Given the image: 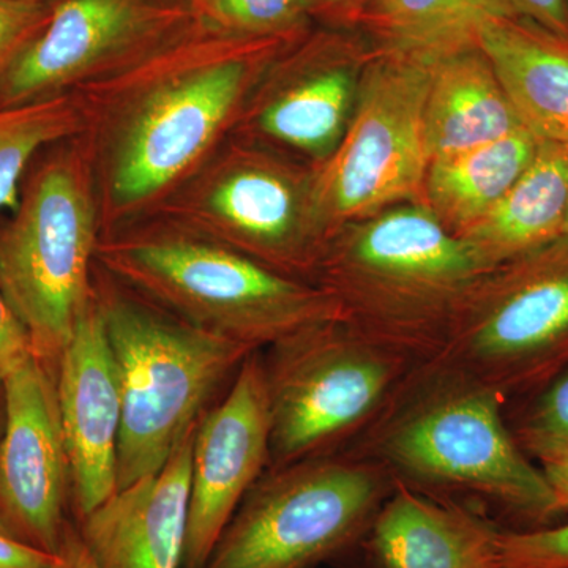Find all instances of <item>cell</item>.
Segmentation results:
<instances>
[{
    "label": "cell",
    "mask_w": 568,
    "mask_h": 568,
    "mask_svg": "<svg viewBox=\"0 0 568 568\" xmlns=\"http://www.w3.org/2000/svg\"><path fill=\"white\" fill-rule=\"evenodd\" d=\"M484 3L491 13L536 22L568 39L567 0H484Z\"/></svg>",
    "instance_id": "cell-29"
},
{
    "label": "cell",
    "mask_w": 568,
    "mask_h": 568,
    "mask_svg": "<svg viewBox=\"0 0 568 568\" xmlns=\"http://www.w3.org/2000/svg\"><path fill=\"white\" fill-rule=\"evenodd\" d=\"M424 365L529 398L568 368V237L487 272ZM420 366V365H418Z\"/></svg>",
    "instance_id": "cell-10"
},
{
    "label": "cell",
    "mask_w": 568,
    "mask_h": 568,
    "mask_svg": "<svg viewBox=\"0 0 568 568\" xmlns=\"http://www.w3.org/2000/svg\"><path fill=\"white\" fill-rule=\"evenodd\" d=\"M504 568H568V521L537 529H503Z\"/></svg>",
    "instance_id": "cell-27"
},
{
    "label": "cell",
    "mask_w": 568,
    "mask_h": 568,
    "mask_svg": "<svg viewBox=\"0 0 568 568\" xmlns=\"http://www.w3.org/2000/svg\"><path fill=\"white\" fill-rule=\"evenodd\" d=\"M489 271L413 201L328 235L313 283L334 297L343 321L418 366L443 349L467 295Z\"/></svg>",
    "instance_id": "cell-3"
},
{
    "label": "cell",
    "mask_w": 568,
    "mask_h": 568,
    "mask_svg": "<svg viewBox=\"0 0 568 568\" xmlns=\"http://www.w3.org/2000/svg\"><path fill=\"white\" fill-rule=\"evenodd\" d=\"M32 354L31 336L0 287V383Z\"/></svg>",
    "instance_id": "cell-30"
},
{
    "label": "cell",
    "mask_w": 568,
    "mask_h": 568,
    "mask_svg": "<svg viewBox=\"0 0 568 568\" xmlns=\"http://www.w3.org/2000/svg\"><path fill=\"white\" fill-rule=\"evenodd\" d=\"M50 11L47 0H0V82L47 24Z\"/></svg>",
    "instance_id": "cell-28"
},
{
    "label": "cell",
    "mask_w": 568,
    "mask_h": 568,
    "mask_svg": "<svg viewBox=\"0 0 568 568\" xmlns=\"http://www.w3.org/2000/svg\"><path fill=\"white\" fill-rule=\"evenodd\" d=\"M93 284L121 381V489L166 465L256 349L186 323L97 263Z\"/></svg>",
    "instance_id": "cell-5"
},
{
    "label": "cell",
    "mask_w": 568,
    "mask_h": 568,
    "mask_svg": "<svg viewBox=\"0 0 568 568\" xmlns=\"http://www.w3.org/2000/svg\"><path fill=\"white\" fill-rule=\"evenodd\" d=\"M268 467L345 450L416 365L343 320L308 325L263 351Z\"/></svg>",
    "instance_id": "cell-9"
},
{
    "label": "cell",
    "mask_w": 568,
    "mask_h": 568,
    "mask_svg": "<svg viewBox=\"0 0 568 568\" xmlns=\"http://www.w3.org/2000/svg\"><path fill=\"white\" fill-rule=\"evenodd\" d=\"M373 52L361 29L313 28L265 70L233 136L321 166L345 136Z\"/></svg>",
    "instance_id": "cell-13"
},
{
    "label": "cell",
    "mask_w": 568,
    "mask_h": 568,
    "mask_svg": "<svg viewBox=\"0 0 568 568\" xmlns=\"http://www.w3.org/2000/svg\"><path fill=\"white\" fill-rule=\"evenodd\" d=\"M100 237L95 175L81 134L52 145L0 230V287L31 336L33 354L55 375L92 297Z\"/></svg>",
    "instance_id": "cell-6"
},
{
    "label": "cell",
    "mask_w": 568,
    "mask_h": 568,
    "mask_svg": "<svg viewBox=\"0 0 568 568\" xmlns=\"http://www.w3.org/2000/svg\"><path fill=\"white\" fill-rule=\"evenodd\" d=\"M532 462L540 467L559 517L568 514V437L541 448L532 457Z\"/></svg>",
    "instance_id": "cell-31"
},
{
    "label": "cell",
    "mask_w": 568,
    "mask_h": 568,
    "mask_svg": "<svg viewBox=\"0 0 568 568\" xmlns=\"http://www.w3.org/2000/svg\"><path fill=\"white\" fill-rule=\"evenodd\" d=\"M500 532L473 508L395 480L365 540L377 568H504Z\"/></svg>",
    "instance_id": "cell-18"
},
{
    "label": "cell",
    "mask_w": 568,
    "mask_h": 568,
    "mask_svg": "<svg viewBox=\"0 0 568 568\" xmlns=\"http://www.w3.org/2000/svg\"><path fill=\"white\" fill-rule=\"evenodd\" d=\"M152 216L308 283L328 239L316 168L237 136L227 138Z\"/></svg>",
    "instance_id": "cell-7"
},
{
    "label": "cell",
    "mask_w": 568,
    "mask_h": 568,
    "mask_svg": "<svg viewBox=\"0 0 568 568\" xmlns=\"http://www.w3.org/2000/svg\"><path fill=\"white\" fill-rule=\"evenodd\" d=\"M433 54L376 48L338 148L316 168L327 235L403 203L420 201L429 159L425 100Z\"/></svg>",
    "instance_id": "cell-11"
},
{
    "label": "cell",
    "mask_w": 568,
    "mask_h": 568,
    "mask_svg": "<svg viewBox=\"0 0 568 568\" xmlns=\"http://www.w3.org/2000/svg\"><path fill=\"white\" fill-rule=\"evenodd\" d=\"M2 388L0 525L26 544L55 555L71 504L55 373L32 354L2 381Z\"/></svg>",
    "instance_id": "cell-14"
},
{
    "label": "cell",
    "mask_w": 568,
    "mask_h": 568,
    "mask_svg": "<svg viewBox=\"0 0 568 568\" xmlns=\"http://www.w3.org/2000/svg\"><path fill=\"white\" fill-rule=\"evenodd\" d=\"M507 399L469 377L416 366L381 416L345 448L409 487L488 500L523 529L559 518L540 467L518 446Z\"/></svg>",
    "instance_id": "cell-2"
},
{
    "label": "cell",
    "mask_w": 568,
    "mask_h": 568,
    "mask_svg": "<svg viewBox=\"0 0 568 568\" xmlns=\"http://www.w3.org/2000/svg\"><path fill=\"white\" fill-rule=\"evenodd\" d=\"M47 2H51V0H47Z\"/></svg>",
    "instance_id": "cell-37"
},
{
    "label": "cell",
    "mask_w": 568,
    "mask_h": 568,
    "mask_svg": "<svg viewBox=\"0 0 568 568\" xmlns=\"http://www.w3.org/2000/svg\"><path fill=\"white\" fill-rule=\"evenodd\" d=\"M518 446L532 459L541 448L568 437V368L547 387L525 398L510 426Z\"/></svg>",
    "instance_id": "cell-26"
},
{
    "label": "cell",
    "mask_w": 568,
    "mask_h": 568,
    "mask_svg": "<svg viewBox=\"0 0 568 568\" xmlns=\"http://www.w3.org/2000/svg\"><path fill=\"white\" fill-rule=\"evenodd\" d=\"M194 22L235 39H297L312 31V0H186Z\"/></svg>",
    "instance_id": "cell-25"
},
{
    "label": "cell",
    "mask_w": 568,
    "mask_h": 568,
    "mask_svg": "<svg viewBox=\"0 0 568 568\" xmlns=\"http://www.w3.org/2000/svg\"><path fill=\"white\" fill-rule=\"evenodd\" d=\"M540 141L526 129L489 144L433 160L426 170L420 203L452 234L480 222L525 174Z\"/></svg>",
    "instance_id": "cell-22"
},
{
    "label": "cell",
    "mask_w": 568,
    "mask_h": 568,
    "mask_svg": "<svg viewBox=\"0 0 568 568\" xmlns=\"http://www.w3.org/2000/svg\"><path fill=\"white\" fill-rule=\"evenodd\" d=\"M271 462L263 351H254L194 432L182 568H204L246 493Z\"/></svg>",
    "instance_id": "cell-15"
},
{
    "label": "cell",
    "mask_w": 568,
    "mask_h": 568,
    "mask_svg": "<svg viewBox=\"0 0 568 568\" xmlns=\"http://www.w3.org/2000/svg\"><path fill=\"white\" fill-rule=\"evenodd\" d=\"M54 568H99L85 547L74 521H69L62 544L55 552Z\"/></svg>",
    "instance_id": "cell-34"
},
{
    "label": "cell",
    "mask_w": 568,
    "mask_h": 568,
    "mask_svg": "<svg viewBox=\"0 0 568 568\" xmlns=\"http://www.w3.org/2000/svg\"><path fill=\"white\" fill-rule=\"evenodd\" d=\"M84 129L77 93L0 108V211L17 209L22 178L41 151L81 136Z\"/></svg>",
    "instance_id": "cell-24"
},
{
    "label": "cell",
    "mask_w": 568,
    "mask_h": 568,
    "mask_svg": "<svg viewBox=\"0 0 568 568\" xmlns=\"http://www.w3.org/2000/svg\"><path fill=\"white\" fill-rule=\"evenodd\" d=\"M567 2H568V0H567Z\"/></svg>",
    "instance_id": "cell-38"
},
{
    "label": "cell",
    "mask_w": 568,
    "mask_h": 568,
    "mask_svg": "<svg viewBox=\"0 0 568 568\" xmlns=\"http://www.w3.org/2000/svg\"><path fill=\"white\" fill-rule=\"evenodd\" d=\"M395 480L336 452L267 467L246 493L204 568H315L364 541Z\"/></svg>",
    "instance_id": "cell-8"
},
{
    "label": "cell",
    "mask_w": 568,
    "mask_h": 568,
    "mask_svg": "<svg viewBox=\"0 0 568 568\" xmlns=\"http://www.w3.org/2000/svg\"><path fill=\"white\" fill-rule=\"evenodd\" d=\"M302 37L235 39L193 21L159 51L77 92L102 235L155 215L233 136L265 70Z\"/></svg>",
    "instance_id": "cell-1"
},
{
    "label": "cell",
    "mask_w": 568,
    "mask_h": 568,
    "mask_svg": "<svg viewBox=\"0 0 568 568\" xmlns=\"http://www.w3.org/2000/svg\"><path fill=\"white\" fill-rule=\"evenodd\" d=\"M55 555L26 544L0 525V568H54Z\"/></svg>",
    "instance_id": "cell-32"
},
{
    "label": "cell",
    "mask_w": 568,
    "mask_h": 568,
    "mask_svg": "<svg viewBox=\"0 0 568 568\" xmlns=\"http://www.w3.org/2000/svg\"><path fill=\"white\" fill-rule=\"evenodd\" d=\"M3 418H6V405H3V388L0 383V436H2Z\"/></svg>",
    "instance_id": "cell-35"
},
{
    "label": "cell",
    "mask_w": 568,
    "mask_h": 568,
    "mask_svg": "<svg viewBox=\"0 0 568 568\" xmlns=\"http://www.w3.org/2000/svg\"><path fill=\"white\" fill-rule=\"evenodd\" d=\"M196 425L166 465L74 523L99 568H182Z\"/></svg>",
    "instance_id": "cell-17"
},
{
    "label": "cell",
    "mask_w": 568,
    "mask_h": 568,
    "mask_svg": "<svg viewBox=\"0 0 568 568\" xmlns=\"http://www.w3.org/2000/svg\"><path fill=\"white\" fill-rule=\"evenodd\" d=\"M523 129L477 39L433 54L425 100L429 162L480 148Z\"/></svg>",
    "instance_id": "cell-20"
},
{
    "label": "cell",
    "mask_w": 568,
    "mask_h": 568,
    "mask_svg": "<svg viewBox=\"0 0 568 568\" xmlns=\"http://www.w3.org/2000/svg\"><path fill=\"white\" fill-rule=\"evenodd\" d=\"M186 0H51L50 18L0 82V108L80 92L192 26Z\"/></svg>",
    "instance_id": "cell-12"
},
{
    "label": "cell",
    "mask_w": 568,
    "mask_h": 568,
    "mask_svg": "<svg viewBox=\"0 0 568 568\" xmlns=\"http://www.w3.org/2000/svg\"><path fill=\"white\" fill-rule=\"evenodd\" d=\"M95 263L186 323L256 351L308 325L343 320L334 297L316 284L278 274L162 216L102 235Z\"/></svg>",
    "instance_id": "cell-4"
},
{
    "label": "cell",
    "mask_w": 568,
    "mask_h": 568,
    "mask_svg": "<svg viewBox=\"0 0 568 568\" xmlns=\"http://www.w3.org/2000/svg\"><path fill=\"white\" fill-rule=\"evenodd\" d=\"M567 205L568 149L540 141L525 174L459 237L495 268L564 235Z\"/></svg>",
    "instance_id": "cell-21"
},
{
    "label": "cell",
    "mask_w": 568,
    "mask_h": 568,
    "mask_svg": "<svg viewBox=\"0 0 568 568\" xmlns=\"http://www.w3.org/2000/svg\"><path fill=\"white\" fill-rule=\"evenodd\" d=\"M55 384L78 523L118 489L121 381L95 284L63 349Z\"/></svg>",
    "instance_id": "cell-16"
},
{
    "label": "cell",
    "mask_w": 568,
    "mask_h": 568,
    "mask_svg": "<svg viewBox=\"0 0 568 568\" xmlns=\"http://www.w3.org/2000/svg\"><path fill=\"white\" fill-rule=\"evenodd\" d=\"M373 0H312L313 18L332 28H357Z\"/></svg>",
    "instance_id": "cell-33"
},
{
    "label": "cell",
    "mask_w": 568,
    "mask_h": 568,
    "mask_svg": "<svg viewBox=\"0 0 568 568\" xmlns=\"http://www.w3.org/2000/svg\"><path fill=\"white\" fill-rule=\"evenodd\" d=\"M564 235H567V237H568V205H567L566 224H564Z\"/></svg>",
    "instance_id": "cell-36"
},
{
    "label": "cell",
    "mask_w": 568,
    "mask_h": 568,
    "mask_svg": "<svg viewBox=\"0 0 568 568\" xmlns=\"http://www.w3.org/2000/svg\"><path fill=\"white\" fill-rule=\"evenodd\" d=\"M484 0H373L357 29L376 48L437 54L477 39Z\"/></svg>",
    "instance_id": "cell-23"
},
{
    "label": "cell",
    "mask_w": 568,
    "mask_h": 568,
    "mask_svg": "<svg viewBox=\"0 0 568 568\" xmlns=\"http://www.w3.org/2000/svg\"><path fill=\"white\" fill-rule=\"evenodd\" d=\"M477 43L523 129L568 149V39L536 22L489 11L478 26Z\"/></svg>",
    "instance_id": "cell-19"
}]
</instances>
